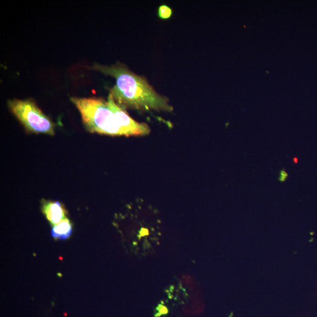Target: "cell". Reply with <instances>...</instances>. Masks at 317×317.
I'll return each instance as SVG.
<instances>
[{
    "label": "cell",
    "mask_w": 317,
    "mask_h": 317,
    "mask_svg": "<svg viewBox=\"0 0 317 317\" xmlns=\"http://www.w3.org/2000/svg\"><path fill=\"white\" fill-rule=\"evenodd\" d=\"M158 17L162 19H167L171 17L172 14V10L171 9L166 5H161L158 8Z\"/></svg>",
    "instance_id": "obj_6"
},
{
    "label": "cell",
    "mask_w": 317,
    "mask_h": 317,
    "mask_svg": "<svg viewBox=\"0 0 317 317\" xmlns=\"http://www.w3.org/2000/svg\"><path fill=\"white\" fill-rule=\"evenodd\" d=\"M79 110L83 124L92 133L111 136H143L151 129L132 119L109 94L107 101L97 98H71Z\"/></svg>",
    "instance_id": "obj_1"
},
{
    "label": "cell",
    "mask_w": 317,
    "mask_h": 317,
    "mask_svg": "<svg viewBox=\"0 0 317 317\" xmlns=\"http://www.w3.org/2000/svg\"><path fill=\"white\" fill-rule=\"evenodd\" d=\"M9 109L26 130L31 133L54 135V125L31 99L9 100Z\"/></svg>",
    "instance_id": "obj_3"
},
{
    "label": "cell",
    "mask_w": 317,
    "mask_h": 317,
    "mask_svg": "<svg viewBox=\"0 0 317 317\" xmlns=\"http://www.w3.org/2000/svg\"><path fill=\"white\" fill-rule=\"evenodd\" d=\"M73 232L72 224L67 218L65 219L58 225L53 226L51 234L56 239L65 240L70 237Z\"/></svg>",
    "instance_id": "obj_5"
},
{
    "label": "cell",
    "mask_w": 317,
    "mask_h": 317,
    "mask_svg": "<svg viewBox=\"0 0 317 317\" xmlns=\"http://www.w3.org/2000/svg\"><path fill=\"white\" fill-rule=\"evenodd\" d=\"M294 162L295 163H298V158H294Z\"/></svg>",
    "instance_id": "obj_9"
},
{
    "label": "cell",
    "mask_w": 317,
    "mask_h": 317,
    "mask_svg": "<svg viewBox=\"0 0 317 317\" xmlns=\"http://www.w3.org/2000/svg\"><path fill=\"white\" fill-rule=\"evenodd\" d=\"M288 177H289V174L286 172L285 169H283L282 170H280L279 179H278L280 182H286Z\"/></svg>",
    "instance_id": "obj_8"
},
{
    "label": "cell",
    "mask_w": 317,
    "mask_h": 317,
    "mask_svg": "<svg viewBox=\"0 0 317 317\" xmlns=\"http://www.w3.org/2000/svg\"><path fill=\"white\" fill-rule=\"evenodd\" d=\"M43 210L45 216L53 226L66 219L67 212L58 202L43 201Z\"/></svg>",
    "instance_id": "obj_4"
},
{
    "label": "cell",
    "mask_w": 317,
    "mask_h": 317,
    "mask_svg": "<svg viewBox=\"0 0 317 317\" xmlns=\"http://www.w3.org/2000/svg\"><path fill=\"white\" fill-rule=\"evenodd\" d=\"M90 69L114 78L116 85L109 94L122 109L173 111L166 97L158 94L146 80L136 75L123 65L105 66L95 64Z\"/></svg>",
    "instance_id": "obj_2"
},
{
    "label": "cell",
    "mask_w": 317,
    "mask_h": 317,
    "mask_svg": "<svg viewBox=\"0 0 317 317\" xmlns=\"http://www.w3.org/2000/svg\"><path fill=\"white\" fill-rule=\"evenodd\" d=\"M157 310L158 311V313L156 315H155V316L157 317H159L162 315H166L168 313V309L167 307L162 305H158L157 308Z\"/></svg>",
    "instance_id": "obj_7"
}]
</instances>
